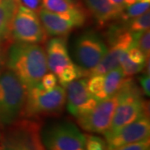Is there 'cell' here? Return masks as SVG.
I'll return each instance as SVG.
<instances>
[{"mask_svg": "<svg viewBox=\"0 0 150 150\" xmlns=\"http://www.w3.org/2000/svg\"><path fill=\"white\" fill-rule=\"evenodd\" d=\"M149 74H145L140 77L139 82L141 87L143 88V91L146 96H149L150 94V79Z\"/></svg>", "mask_w": 150, "mask_h": 150, "instance_id": "cell-30", "label": "cell"}, {"mask_svg": "<svg viewBox=\"0 0 150 150\" xmlns=\"http://www.w3.org/2000/svg\"><path fill=\"white\" fill-rule=\"evenodd\" d=\"M149 134V115H144L113 134H103V135L108 150H116L123 145L148 139Z\"/></svg>", "mask_w": 150, "mask_h": 150, "instance_id": "cell-12", "label": "cell"}, {"mask_svg": "<svg viewBox=\"0 0 150 150\" xmlns=\"http://www.w3.org/2000/svg\"><path fill=\"white\" fill-rule=\"evenodd\" d=\"M85 150H108L107 143L96 135H85Z\"/></svg>", "mask_w": 150, "mask_h": 150, "instance_id": "cell-25", "label": "cell"}, {"mask_svg": "<svg viewBox=\"0 0 150 150\" xmlns=\"http://www.w3.org/2000/svg\"><path fill=\"white\" fill-rule=\"evenodd\" d=\"M19 0H0V46L8 47L13 42L11 29Z\"/></svg>", "mask_w": 150, "mask_h": 150, "instance_id": "cell-16", "label": "cell"}, {"mask_svg": "<svg viewBox=\"0 0 150 150\" xmlns=\"http://www.w3.org/2000/svg\"><path fill=\"white\" fill-rule=\"evenodd\" d=\"M137 2H150V0H123L124 8L133 4L134 3H137Z\"/></svg>", "mask_w": 150, "mask_h": 150, "instance_id": "cell-33", "label": "cell"}, {"mask_svg": "<svg viewBox=\"0 0 150 150\" xmlns=\"http://www.w3.org/2000/svg\"><path fill=\"white\" fill-rule=\"evenodd\" d=\"M128 28L131 33H142L149 29L150 26V13L149 10L143 13L142 15L131 18L128 20Z\"/></svg>", "mask_w": 150, "mask_h": 150, "instance_id": "cell-21", "label": "cell"}, {"mask_svg": "<svg viewBox=\"0 0 150 150\" xmlns=\"http://www.w3.org/2000/svg\"><path fill=\"white\" fill-rule=\"evenodd\" d=\"M47 63L48 70L58 75L68 65L73 62L70 59L66 39L63 37H56L50 39L47 43Z\"/></svg>", "mask_w": 150, "mask_h": 150, "instance_id": "cell-14", "label": "cell"}, {"mask_svg": "<svg viewBox=\"0 0 150 150\" xmlns=\"http://www.w3.org/2000/svg\"><path fill=\"white\" fill-rule=\"evenodd\" d=\"M135 44L138 48L143 52L147 59H149L150 54V33L149 29H147L142 33H133Z\"/></svg>", "mask_w": 150, "mask_h": 150, "instance_id": "cell-23", "label": "cell"}, {"mask_svg": "<svg viewBox=\"0 0 150 150\" xmlns=\"http://www.w3.org/2000/svg\"><path fill=\"white\" fill-rule=\"evenodd\" d=\"M110 47L101 62L89 73L93 75H102L119 66V58L123 53L134 46L135 41L133 33L124 28H118L110 33Z\"/></svg>", "mask_w": 150, "mask_h": 150, "instance_id": "cell-10", "label": "cell"}, {"mask_svg": "<svg viewBox=\"0 0 150 150\" xmlns=\"http://www.w3.org/2000/svg\"><path fill=\"white\" fill-rule=\"evenodd\" d=\"M150 2H137L123 8L121 17L123 20L128 21L131 18L142 15L143 13L149 10Z\"/></svg>", "mask_w": 150, "mask_h": 150, "instance_id": "cell-20", "label": "cell"}, {"mask_svg": "<svg viewBox=\"0 0 150 150\" xmlns=\"http://www.w3.org/2000/svg\"><path fill=\"white\" fill-rule=\"evenodd\" d=\"M46 150H85V135L70 122L56 123L45 132Z\"/></svg>", "mask_w": 150, "mask_h": 150, "instance_id": "cell-8", "label": "cell"}, {"mask_svg": "<svg viewBox=\"0 0 150 150\" xmlns=\"http://www.w3.org/2000/svg\"><path fill=\"white\" fill-rule=\"evenodd\" d=\"M7 46H0V74L6 69V58H7Z\"/></svg>", "mask_w": 150, "mask_h": 150, "instance_id": "cell-31", "label": "cell"}, {"mask_svg": "<svg viewBox=\"0 0 150 150\" xmlns=\"http://www.w3.org/2000/svg\"><path fill=\"white\" fill-rule=\"evenodd\" d=\"M38 14L45 32L49 36L64 37L75 28L70 21L43 8Z\"/></svg>", "mask_w": 150, "mask_h": 150, "instance_id": "cell-15", "label": "cell"}, {"mask_svg": "<svg viewBox=\"0 0 150 150\" xmlns=\"http://www.w3.org/2000/svg\"><path fill=\"white\" fill-rule=\"evenodd\" d=\"M47 38L37 13L19 4L14 16L12 29V41L27 43H42Z\"/></svg>", "mask_w": 150, "mask_h": 150, "instance_id": "cell-7", "label": "cell"}, {"mask_svg": "<svg viewBox=\"0 0 150 150\" xmlns=\"http://www.w3.org/2000/svg\"><path fill=\"white\" fill-rule=\"evenodd\" d=\"M108 45L99 34L86 31L76 38L73 46V57L75 64L87 74L98 64L108 52Z\"/></svg>", "mask_w": 150, "mask_h": 150, "instance_id": "cell-6", "label": "cell"}, {"mask_svg": "<svg viewBox=\"0 0 150 150\" xmlns=\"http://www.w3.org/2000/svg\"><path fill=\"white\" fill-rule=\"evenodd\" d=\"M6 69L16 75L28 89L38 84L48 73L45 50L39 44L13 41L7 50Z\"/></svg>", "mask_w": 150, "mask_h": 150, "instance_id": "cell-1", "label": "cell"}, {"mask_svg": "<svg viewBox=\"0 0 150 150\" xmlns=\"http://www.w3.org/2000/svg\"><path fill=\"white\" fill-rule=\"evenodd\" d=\"M109 2L112 4L114 7H116L118 9L122 11L124 8V4H123V0H109Z\"/></svg>", "mask_w": 150, "mask_h": 150, "instance_id": "cell-32", "label": "cell"}, {"mask_svg": "<svg viewBox=\"0 0 150 150\" xmlns=\"http://www.w3.org/2000/svg\"><path fill=\"white\" fill-rule=\"evenodd\" d=\"M149 138H148V139H145L141 140L139 142L123 145L116 150H149Z\"/></svg>", "mask_w": 150, "mask_h": 150, "instance_id": "cell-27", "label": "cell"}, {"mask_svg": "<svg viewBox=\"0 0 150 150\" xmlns=\"http://www.w3.org/2000/svg\"><path fill=\"white\" fill-rule=\"evenodd\" d=\"M27 88L19 79L6 69L0 74V129L22 118Z\"/></svg>", "mask_w": 150, "mask_h": 150, "instance_id": "cell-2", "label": "cell"}, {"mask_svg": "<svg viewBox=\"0 0 150 150\" xmlns=\"http://www.w3.org/2000/svg\"><path fill=\"white\" fill-rule=\"evenodd\" d=\"M118 102L109 129L104 134H113L123 127L147 114V104L139 88L132 79H126L118 93Z\"/></svg>", "mask_w": 150, "mask_h": 150, "instance_id": "cell-4", "label": "cell"}, {"mask_svg": "<svg viewBox=\"0 0 150 150\" xmlns=\"http://www.w3.org/2000/svg\"><path fill=\"white\" fill-rule=\"evenodd\" d=\"M58 79L56 75L53 73H47L43 75L42 79L40 81V84L46 90H51L57 85Z\"/></svg>", "mask_w": 150, "mask_h": 150, "instance_id": "cell-28", "label": "cell"}, {"mask_svg": "<svg viewBox=\"0 0 150 150\" xmlns=\"http://www.w3.org/2000/svg\"><path fill=\"white\" fill-rule=\"evenodd\" d=\"M87 88L88 91L96 98L98 101L103 99V74L93 75L87 81Z\"/></svg>", "mask_w": 150, "mask_h": 150, "instance_id": "cell-24", "label": "cell"}, {"mask_svg": "<svg viewBox=\"0 0 150 150\" xmlns=\"http://www.w3.org/2000/svg\"><path fill=\"white\" fill-rule=\"evenodd\" d=\"M43 8L70 21L75 27L84 25L87 14L76 0H42Z\"/></svg>", "mask_w": 150, "mask_h": 150, "instance_id": "cell-13", "label": "cell"}, {"mask_svg": "<svg viewBox=\"0 0 150 150\" xmlns=\"http://www.w3.org/2000/svg\"><path fill=\"white\" fill-rule=\"evenodd\" d=\"M127 54L129 56V59L133 61L135 64H145L147 58L143 54V52L138 48L136 46H132L131 48L128 49Z\"/></svg>", "mask_w": 150, "mask_h": 150, "instance_id": "cell-26", "label": "cell"}, {"mask_svg": "<svg viewBox=\"0 0 150 150\" xmlns=\"http://www.w3.org/2000/svg\"><path fill=\"white\" fill-rule=\"evenodd\" d=\"M2 130L0 150H46L39 120L22 118Z\"/></svg>", "mask_w": 150, "mask_h": 150, "instance_id": "cell-5", "label": "cell"}, {"mask_svg": "<svg viewBox=\"0 0 150 150\" xmlns=\"http://www.w3.org/2000/svg\"><path fill=\"white\" fill-rule=\"evenodd\" d=\"M119 66L123 70L124 76L127 77V76H132L141 72L144 69L145 64H138L134 63L133 61H131L126 51L123 53L119 58Z\"/></svg>", "mask_w": 150, "mask_h": 150, "instance_id": "cell-22", "label": "cell"}, {"mask_svg": "<svg viewBox=\"0 0 150 150\" xmlns=\"http://www.w3.org/2000/svg\"><path fill=\"white\" fill-rule=\"evenodd\" d=\"M125 76L121 67L118 66L103 74V99L116 94L123 81Z\"/></svg>", "mask_w": 150, "mask_h": 150, "instance_id": "cell-18", "label": "cell"}, {"mask_svg": "<svg viewBox=\"0 0 150 150\" xmlns=\"http://www.w3.org/2000/svg\"><path fill=\"white\" fill-rule=\"evenodd\" d=\"M57 76L59 83L61 86L64 87L73 81L81 79L82 77H85L87 76V74L78 65L72 63L71 64L65 67Z\"/></svg>", "mask_w": 150, "mask_h": 150, "instance_id": "cell-19", "label": "cell"}, {"mask_svg": "<svg viewBox=\"0 0 150 150\" xmlns=\"http://www.w3.org/2000/svg\"><path fill=\"white\" fill-rule=\"evenodd\" d=\"M118 102L117 94L102 99L89 112L78 117L77 122L88 133L103 134L110 127Z\"/></svg>", "mask_w": 150, "mask_h": 150, "instance_id": "cell-9", "label": "cell"}, {"mask_svg": "<svg viewBox=\"0 0 150 150\" xmlns=\"http://www.w3.org/2000/svg\"><path fill=\"white\" fill-rule=\"evenodd\" d=\"M87 9L99 25H105L121 17L122 12L112 5L109 0H83Z\"/></svg>", "mask_w": 150, "mask_h": 150, "instance_id": "cell-17", "label": "cell"}, {"mask_svg": "<svg viewBox=\"0 0 150 150\" xmlns=\"http://www.w3.org/2000/svg\"><path fill=\"white\" fill-rule=\"evenodd\" d=\"M88 79H79L65 85L66 103L69 112L77 118L89 112L98 102L87 88Z\"/></svg>", "mask_w": 150, "mask_h": 150, "instance_id": "cell-11", "label": "cell"}, {"mask_svg": "<svg viewBox=\"0 0 150 150\" xmlns=\"http://www.w3.org/2000/svg\"><path fill=\"white\" fill-rule=\"evenodd\" d=\"M66 105V94L63 86L56 85L46 90L40 83L27 89L22 118L39 120L43 117L60 115Z\"/></svg>", "mask_w": 150, "mask_h": 150, "instance_id": "cell-3", "label": "cell"}, {"mask_svg": "<svg viewBox=\"0 0 150 150\" xmlns=\"http://www.w3.org/2000/svg\"><path fill=\"white\" fill-rule=\"evenodd\" d=\"M20 4L30 10L38 13L39 11L43 8L42 0H19Z\"/></svg>", "mask_w": 150, "mask_h": 150, "instance_id": "cell-29", "label": "cell"}]
</instances>
